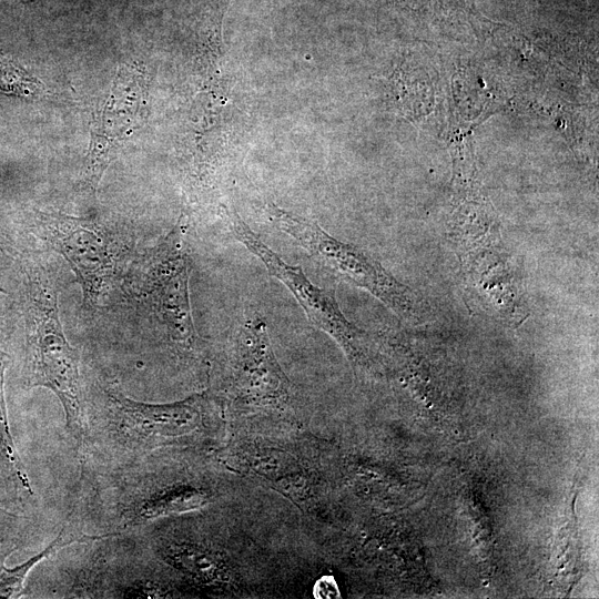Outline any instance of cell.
<instances>
[{
  "instance_id": "6da1fadb",
  "label": "cell",
  "mask_w": 599,
  "mask_h": 599,
  "mask_svg": "<svg viewBox=\"0 0 599 599\" xmlns=\"http://www.w3.org/2000/svg\"><path fill=\"white\" fill-rule=\"evenodd\" d=\"M27 328L29 385L45 387L59 398L74 439L84 435L79 355L68 342L59 316L58 291L44 268L29 274Z\"/></svg>"
},
{
  "instance_id": "7a4b0ae2",
  "label": "cell",
  "mask_w": 599,
  "mask_h": 599,
  "mask_svg": "<svg viewBox=\"0 0 599 599\" xmlns=\"http://www.w3.org/2000/svg\"><path fill=\"white\" fill-rule=\"evenodd\" d=\"M265 211L270 221L292 237L328 275L369 292L407 323H424L426 305L422 297L365 251L334 237L318 223L275 204H267Z\"/></svg>"
},
{
  "instance_id": "3957f363",
  "label": "cell",
  "mask_w": 599,
  "mask_h": 599,
  "mask_svg": "<svg viewBox=\"0 0 599 599\" xmlns=\"http://www.w3.org/2000/svg\"><path fill=\"white\" fill-rule=\"evenodd\" d=\"M183 216L152 248L140 257L130 275V295L163 328L173 346L191 353L196 348L189 291L190 261Z\"/></svg>"
},
{
  "instance_id": "277c9868",
  "label": "cell",
  "mask_w": 599,
  "mask_h": 599,
  "mask_svg": "<svg viewBox=\"0 0 599 599\" xmlns=\"http://www.w3.org/2000/svg\"><path fill=\"white\" fill-rule=\"evenodd\" d=\"M41 238L64 257L82 290L83 307L94 312L116 268V246L102 225L61 213H40Z\"/></svg>"
},
{
  "instance_id": "5b68a950",
  "label": "cell",
  "mask_w": 599,
  "mask_h": 599,
  "mask_svg": "<svg viewBox=\"0 0 599 599\" xmlns=\"http://www.w3.org/2000/svg\"><path fill=\"white\" fill-rule=\"evenodd\" d=\"M235 238L254 254L268 273L283 283L302 306L308 319L332 336L352 358L365 355L367 336L343 314L335 292L314 284L301 266L285 262L270 248L236 213L229 214Z\"/></svg>"
},
{
  "instance_id": "8992f818",
  "label": "cell",
  "mask_w": 599,
  "mask_h": 599,
  "mask_svg": "<svg viewBox=\"0 0 599 599\" xmlns=\"http://www.w3.org/2000/svg\"><path fill=\"white\" fill-rule=\"evenodd\" d=\"M230 392L243 406H280L290 398V384L281 369L265 319L257 313L247 315L235 334Z\"/></svg>"
},
{
  "instance_id": "52a82bcc",
  "label": "cell",
  "mask_w": 599,
  "mask_h": 599,
  "mask_svg": "<svg viewBox=\"0 0 599 599\" xmlns=\"http://www.w3.org/2000/svg\"><path fill=\"white\" fill-rule=\"evenodd\" d=\"M108 398L120 436L130 445L154 447L195 432L202 422L204 395L171 404H149L109 389Z\"/></svg>"
},
{
  "instance_id": "ba28073f",
  "label": "cell",
  "mask_w": 599,
  "mask_h": 599,
  "mask_svg": "<svg viewBox=\"0 0 599 599\" xmlns=\"http://www.w3.org/2000/svg\"><path fill=\"white\" fill-rule=\"evenodd\" d=\"M144 89L143 75L135 67L122 68L116 75L111 94L92 126V143L83 174L90 189L98 186L118 143L139 125Z\"/></svg>"
},
{
  "instance_id": "9c48e42d",
  "label": "cell",
  "mask_w": 599,
  "mask_h": 599,
  "mask_svg": "<svg viewBox=\"0 0 599 599\" xmlns=\"http://www.w3.org/2000/svg\"><path fill=\"white\" fill-rule=\"evenodd\" d=\"M87 539H95L94 537L87 536H73L70 532L62 530L50 545H48L41 552L31 557L23 564L8 568L4 565L6 556L0 557V598H14L21 593L23 582L30 572V570L44 558L54 554L57 550L69 546L77 541H83Z\"/></svg>"
},
{
  "instance_id": "30bf717a",
  "label": "cell",
  "mask_w": 599,
  "mask_h": 599,
  "mask_svg": "<svg viewBox=\"0 0 599 599\" xmlns=\"http://www.w3.org/2000/svg\"><path fill=\"white\" fill-rule=\"evenodd\" d=\"M4 368H6V357L3 352L0 349V445L3 454L11 465L18 480L20 484L28 490H30L29 478L21 465L20 458L18 456L14 443L11 436L8 415L4 400Z\"/></svg>"
},
{
  "instance_id": "8fae6325",
  "label": "cell",
  "mask_w": 599,
  "mask_h": 599,
  "mask_svg": "<svg viewBox=\"0 0 599 599\" xmlns=\"http://www.w3.org/2000/svg\"><path fill=\"white\" fill-rule=\"evenodd\" d=\"M33 89L31 79L11 61L0 58V92L29 94Z\"/></svg>"
},
{
  "instance_id": "7c38bea8",
  "label": "cell",
  "mask_w": 599,
  "mask_h": 599,
  "mask_svg": "<svg viewBox=\"0 0 599 599\" xmlns=\"http://www.w3.org/2000/svg\"><path fill=\"white\" fill-rule=\"evenodd\" d=\"M314 596L316 598H337L339 591L336 582L331 577H323L314 587Z\"/></svg>"
}]
</instances>
